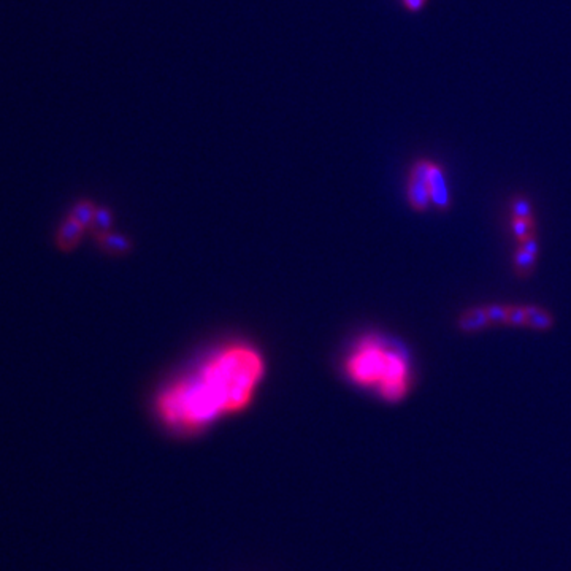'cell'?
I'll return each mask as SVG.
<instances>
[{"mask_svg": "<svg viewBox=\"0 0 571 571\" xmlns=\"http://www.w3.org/2000/svg\"><path fill=\"white\" fill-rule=\"evenodd\" d=\"M266 360L254 346H222L157 394L156 416L172 431L197 434L245 411L266 378Z\"/></svg>", "mask_w": 571, "mask_h": 571, "instance_id": "6da1fadb", "label": "cell"}, {"mask_svg": "<svg viewBox=\"0 0 571 571\" xmlns=\"http://www.w3.org/2000/svg\"><path fill=\"white\" fill-rule=\"evenodd\" d=\"M345 373L357 386L378 389L386 402L397 403L408 394L407 357L387 347L378 337L368 335L357 341L345 360Z\"/></svg>", "mask_w": 571, "mask_h": 571, "instance_id": "7a4b0ae2", "label": "cell"}, {"mask_svg": "<svg viewBox=\"0 0 571 571\" xmlns=\"http://www.w3.org/2000/svg\"><path fill=\"white\" fill-rule=\"evenodd\" d=\"M430 159H417L411 165L408 184H407V197L408 204L416 211H426L430 201V187H429V173H430Z\"/></svg>", "mask_w": 571, "mask_h": 571, "instance_id": "3957f363", "label": "cell"}, {"mask_svg": "<svg viewBox=\"0 0 571 571\" xmlns=\"http://www.w3.org/2000/svg\"><path fill=\"white\" fill-rule=\"evenodd\" d=\"M86 232L88 229L85 226H81L80 222H76L73 218L67 214L66 218L59 222L58 229H56L54 245L61 253L70 254L80 246L83 236L86 235Z\"/></svg>", "mask_w": 571, "mask_h": 571, "instance_id": "277c9868", "label": "cell"}, {"mask_svg": "<svg viewBox=\"0 0 571 571\" xmlns=\"http://www.w3.org/2000/svg\"><path fill=\"white\" fill-rule=\"evenodd\" d=\"M429 187H430V201L438 210H448L451 205V197L448 191V183L440 164L431 161L429 173Z\"/></svg>", "mask_w": 571, "mask_h": 571, "instance_id": "5b68a950", "label": "cell"}, {"mask_svg": "<svg viewBox=\"0 0 571 571\" xmlns=\"http://www.w3.org/2000/svg\"><path fill=\"white\" fill-rule=\"evenodd\" d=\"M459 329L462 332H479L489 327L491 321L487 318L486 308H470L465 313H462V316L459 318Z\"/></svg>", "mask_w": 571, "mask_h": 571, "instance_id": "8992f818", "label": "cell"}, {"mask_svg": "<svg viewBox=\"0 0 571 571\" xmlns=\"http://www.w3.org/2000/svg\"><path fill=\"white\" fill-rule=\"evenodd\" d=\"M95 211H97V205L93 200L81 199V200L75 201L73 206L70 208V211H68L67 214L70 216V218H73L76 222H80L81 226H85L89 231L90 224H93Z\"/></svg>", "mask_w": 571, "mask_h": 571, "instance_id": "52a82bcc", "label": "cell"}, {"mask_svg": "<svg viewBox=\"0 0 571 571\" xmlns=\"http://www.w3.org/2000/svg\"><path fill=\"white\" fill-rule=\"evenodd\" d=\"M527 315V325L536 330H549L554 324V318L551 313L541 310L538 306H524Z\"/></svg>", "mask_w": 571, "mask_h": 571, "instance_id": "ba28073f", "label": "cell"}, {"mask_svg": "<svg viewBox=\"0 0 571 571\" xmlns=\"http://www.w3.org/2000/svg\"><path fill=\"white\" fill-rule=\"evenodd\" d=\"M111 221H113V218H111V213L107 210V208L97 206V211H95V216L93 219V224H90L88 232L93 234L94 239H99V236H102V235L110 234Z\"/></svg>", "mask_w": 571, "mask_h": 571, "instance_id": "9c48e42d", "label": "cell"}, {"mask_svg": "<svg viewBox=\"0 0 571 571\" xmlns=\"http://www.w3.org/2000/svg\"><path fill=\"white\" fill-rule=\"evenodd\" d=\"M97 243L107 251V253H115V254H120V253H125V249H127V240H124L122 236H117L113 234H105L99 236V239H95Z\"/></svg>", "mask_w": 571, "mask_h": 571, "instance_id": "30bf717a", "label": "cell"}, {"mask_svg": "<svg viewBox=\"0 0 571 571\" xmlns=\"http://www.w3.org/2000/svg\"><path fill=\"white\" fill-rule=\"evenodd\" d=\"M535 259H536L535 256L528 254V253H525V251H522V249L519 248L516 256H514V267H516L518 273H519L520 276H528V275H530L532 271H533V267H535Z\"/></svg>", "mask_w": 571, "mask_h": 571, "instance_id": "8fae6325", "label": "cell"}, {"mask_svg": "<svg viewBox=\"0 0 571 571\" xmlns=\"http://www.w3.org/2000/svg\"><path fill=\"white\" fill-rule=\"evenodd\" d=\"M513 232L516 235L518 241H524L525 239L532 235V229H533V221L532 219H524V218H516V216H513Z\"/></svg>", "mask_w": 571, "mask_h": 571, "instance_id": "7c38bea8", "label": "cell"}, {"mask_svg": "<svg viewBox=\"0 0 571 571\" xmlns=\"http://www.w3.org/2000/svg\"><path fill=\"white\" fill-rule=\"evenodd\" d=\"M487 318L491 324H506L508 321V306L506 305H489L484 306Z\"/></svg>", "mask_w": 571, "mask_h": 571, "instance_id": "4fadbf2b", "label": "cell"}, {"mask_svg": "<svg viewBox=\"0 0 571 571\" xmlns=\"http://www.w3.org/2000/svg\"><path fill=\"white\" fill-rule=\"evenodd\" d=\"M513 216L533 221V211H532L530 204H528V200H525L524 197H514L513 199Z\"/></svg>", "mask_w": 571, "mask_h": 571, "instance_id": "5bb4252c", "label": "cell"}, {"mask_svg": "<svg viewBox=\"0 0 571 571\" xmlns=\"http://www.w3.org/2000/svg\"><path fill=\"white\" fill-rule=\"evenodd\" d=\"M510 325H527V315L524 306H508V321Z\"/></svg>", "mask_w": 571, "mask_h": 571, "instance_id": "9a60e30c", "label": "cell"}, {"mask_svg": "<svg viewBox=\"0 0 571 571\" xmlns=\"http://www.w3.org/2000/svg\"><path fill=\"white\" fill-rule=\"evenodd\" d=\"M429 0H400L403 9L409 13H419L426 9Z\"/></svg>", "mask_w": 571, "mask_h": 571, "instance_id": "2e32d148", "label": "cell"}, {"mask_svg": "<svg viewBox=\"0 0 571 571\" xmlns=\"http://www.w3.org/2000/svg\"><path fill=\"white\" fill-rule=\"evenodd\" d=\"M519 245H520V249L525 251V253H528V254H532L535 257H536V254H538V241H536L533 235L528 236V239H525L524 241H520Z\"/></svg>", "mask_w": 571, "mask_h": 571, "instance_id": "e0dca14e", "label": "cell"}]
</instances>
